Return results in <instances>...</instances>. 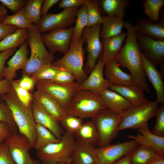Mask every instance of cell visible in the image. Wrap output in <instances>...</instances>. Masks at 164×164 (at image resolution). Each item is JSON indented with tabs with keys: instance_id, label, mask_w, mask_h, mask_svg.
<instances>
[{
	"instance_id": "6da1fadb",
	"label": "cell",
	"mask_w": 164,
	"mask_h": 164,
	"mask_svg": "<svg viewBox=\"0 0 164 164\" xmlns=\"http://www.w3.org/2000/svg\"><path fill=\"white\" fill-rule=\"evenodd\" d=\"M124 27L128 35L124 46L115 59L119 66L129 70L136 84H141L145 81L146 76L142 65V53L137 40L138 33L135 26L128 22H125Z\"/></svg>"
},
{
	"instance_id": "7a4b0ae2",
	"label": "cell",
	"mask_w": 164,
	"mask_h": 164,
	"mask_svg": "<svg viewBox=\"0 0 164 164\" xmlns=\"http://www.w3.org/2000/svg\"><path fill=\"white\" fill-rule=\"evenodd\" d=\"M1 96L11 110L19 133L26 137L34 148L36 141V123L31 104L29 106L23 105L19 100L12 86L7 93Z\"/></svg>"
},
{
	"instance_id": "3957f363",
	"label": "cell",
	"mask_w": 164,
	"mask_h": 164,
	"mask_svg": "<svg viewBox=\"0 0 164 164\" xmlns=\"http://www.w3.org/2000/svg\"><path fill=\"white\" fill-rule=\"evenodd\" d=\"M107 108L100 95L88 90L77 89L66 113L83 119H92L100 111Z\"/></svg>"
},
{
	"instance_id": "277c9868",
	"label": "cell",
	"mask_w": 164,
	"mask_h": 164,
	"mask_svg": "<svg viewBox=\"0 0 164 164\" xmlns=\"http://www.w3.org/2000/svg\"><path fill=\"white\" fill-rule=\"evenodd\" d=\"M76 140L74 135L64 132L59 141L36 150L39 159L49 164H71Z\"/></svg>"
},
{
	"instance_id": "5b68a950",
	"label": "cell",
	"mask_w": 164,
	"mask_h": 164,
	"mask_svg": "<svg viewBox=\"0 0 164 164\" xmlns=\"http://www.w3.org/2000/svg\"><path fill=\"white\" fill-rule=\"evenodd\" d=\"M28 30L29 35L27 42L30 47L31 54L23 70L22 75L31 77L41 66L52 64L54 57L53 54L46 49L37 25H33Z\"/></svg>"
},
{
	"instance_id": "8992f818",
	"label": "cell",
	"mask_w": 164,
	"mask_h": 164,
	"mask_svg": "<svg viewBox=\"0 0 164 164\" xmlns=\"http://www.w3.org/2000/svg\"><path fill=\"white\" fill-rule=\"evenodd\" d=\"M84 42L82 37L77 40H72L69 49L64 56L52 63L54 67L70 72L79 84L87 77L83 68Z\"/></svg>"
},
{
	"instance_id": "52a82bcc",
	"label": "cell",
	"mask_w": 164,
	"mask_h": 164,
	"mask_svg": "<svg viewBox=\"0 0 164 164\" xmlns=\"http://www.w3.org/2000/svg\"><path fill=\"white\" fill-rule=\"evenodd\" d=\"M122 113L107 108L100 111L92 119L98 134L97 147H103L110 145L118 136V128Z\"/></svg>"
},
{
	"instance_id": "ba28073f",
	"label": "cell",
	"mask_w": 164,
	"mask_h": 164,
	"mask_svg": "<svg viewBox=\"0 0 164 164\" xmlns=\"http://www.w3.org/2000/svg\"><path fill=\"white\" fill-rule=\"evenodd\" d=\"M158 108L156 101H150L144 105L132 107L122 113L118 128V132L127 129H137L148 126V121L155 116Z\"/></svg>"
},
{
	"instance_id": "9c48e42d",
	"label": "cell",
	"mask_w": 164,
	"mask_h": 164,
	"mask_svg": "<svg viewBox=\"0 0 164 164\" xmlns=\"http://www.w3.org/2000/svg\"><path fill=\"white\" fill-rule=\"evenodd\" d=\"M79 84L77 81L68 84H61L51 81H44L37 82L36 86L37 90L50 96L66 111Z\"/></svg>"
},
{
	"instance_id": "30bf717a",
	"label": "cell",
	"mask_w": 164,
	"mask_h": 164,
	"mask_svg": "<svg viewBox=\"0 0 164 164\" xmlns=\"http://www.w3.org/2000/svg\"><path fill=\"white\" fill-rule=\"evenodd\" d=\"M101 25V24H98L86 27L83 32L82 37L87 43L86 50L88 53L87 61L84 69L86 73H91L102 55L103 47L100 36Z\"/></svg>"
},
{
	"instance_id": "8fae6325",
	"label": "cell",
	"mask_w": 164,
	"mask_h": 164,
	"mask_svg": "<svg viewBox=\"0 0 164 164\" xmlns=\"http://www.w3.org/2000/svg\"><path fill=\"white\" fill-rule=\"evenodd\" d=\"M135 140H128L114 145L95 149L96 164H111L129 154L139 145Z\"/></svg>"
},
{
	"instance_id": "7c38bea8",
	"label": "cell",
	"mask_w": 164,
	"mask_h": 164,
	"mask_svg": "<svg viewBox=\"0 0 164 164\" xmlns=\"http://www.w3.org/2000/svg\"><path fill=\"white\" fill-rule=\"evenodd\" d=\"M78 8L65 9L57 13L43 15L37 25L40 32L41 33L70 26L75 22Z\"/></svg>"
},
{
	"instance_id": "4fadbf2b",
	"label": "cell",
	"mask_w": 164,
	"mask_h": 164,
	"mask_svg": "<svg viewBox=\"0 0 164 164\" xmlns=\"http://www.w3.org/2000/svg\"><path fill=\"white\" fill-rule=\"evenodd\" d=\"M73 31V27L56 29L41 35L42 38L50 53L53 54L59 52L65 54L70 47Z\"/></svg>"
},
{
	"instance_id": "5bb4252c",
	"label": "cell",
	"mask_w": 164,
	"mask_h": 164,
	"mask_svg": "<svg viewBox=\"0 0 164 164\" xmlns=\"http://www.w3.org/2000/svg\"><path fill=\"white\" fill-rule=\"evenodd\" d=\"M4 142L15 164H29V151L33 147L26 137L14 132Z\"/></svg>"
},
{
	"instance_id": "9a60e30c",
	"label": "cell",
	"mask_w": 164,
	"mask_h": 164,
	"mask_svg": "<svg viewBox=\"0 0 164 164\" xmlns=\"http://www.w3.org/2000/svg\"><path fill=\"white\" fill-rule=\"evenodd\" d=\"M101 56L98 60L89 76L79 84L78 89L88 90L100 95L103 91L109 88L111 84L104 77L105 64Z\"/></svg>"
},
{
	"instance_id": "2e32d148",
	"label": "cell",
	"mask_w": 164,
	"mask_h": 164,
	"mask_svg": "<svg viewBox=\"0 0 164 164\" xmlns=\"http://www.w3.org/2000/svg\"><path fill=\"white\" fill-rule=\"evenodd\" d=\"M137 40L141 50L155 66L164 63V40H155L138 33Z\"/></svg>"
},
{
	"instance_id": "e0dca14e",
	"label": "cell",
	"mask_w": 164,
	"mask_h": 164,
	"mask_svg": "<svg viewBox=\"0 0 164 164\" xmlns=\"http://www.w3.org/2000/svg\"><path fill=\"white\" fill-rule=\"evenodd\" d=\"M31 106L36 123L39 124L49 129L57 138H61L64 132L59 122L35 99L32 101Z\"/></svg>"
},
{
	"instance_id": "ac0fdd59",
	"label": "cell",
	"mask_w": 164,
	"mask_h": 164,
	"mask_svg": "<svg viewBox=\"0 0 164 164\" xmlns=\"http://www.w3.org/2000/svg\"><path fill=\"white\" fill-rule=\"evenodd\" d=\"M142 67L145 75L154 88L156 93V101L164 104V83L162 75L155 66L144 54L141 56Z\"/></svg>"
},
{
	"instance_id": "d6986e66",
	"label": "cell",
	"mask_w": 164,
	"mask_h": 164,
	"mask_svg": "<svg viewBox=\"0 0 164 164\" xmlns=\"http://www.w3.org/2000/svg\"><path fill=\"white\" fill-rule=\"evenodd\" d=\"M28 43L26 41L20 46L12 58L7 63L3 74V77L10 82L16 77V72L19 70H23L27 64L28 58Z\"/></svg>"
},
{
	"instance_id": "ffe728a7",
	"label": "cell",
	"mask_w": 164,
	"mask_h": 164,
	"mask_svg": "<svg viewBox=\"0 0 164 164\" xmlns=\"http://www.w3.org/2000/svg\"><path fill=\"white\" fill-rule=\"evenodd\" d=\"M119 66L115 59L106 63L104 69L105 79L111 85H136L132 75L122 71Z\"/></svg>"
},
{
	"instance_id": "44dd1931",
	"label": "cell",
	"mask_w": 164,
	"mask_h": 164,
	"mask_svg": "<svg viewBox=\"0 0 164 164\" xmlns=\"http://www.w3.org/2000/svg\"><path fill=\"white\" fill-rule=\"evenodd\" d=\"M109 89L120 94L133 107L144 105L150 101L145 97L144 91L135 84L132 85H111Z\"/></svg>"
},
{
	"instance_id": "7402d4cb",
	"label": "cell",
	"mask_w": 164,
	"mask_h": 164,
	"mask_svg": "<svg viewBox=\"0 0 164 164\" xmlns=\"http://www.w3.org/2000/svg\"><path fill=\"white\" fill-rule=\"evenodd\" d=\"M138 134L129 135L128 137L135 140L139 145L154 149L157 153L164 155V137L157 136L150 131L147 126L137 129Z\"/></svg>"
},
{
	"instance_id": "603a6c76",
	"label": "cell",
	"mask_w": 164,
	"mask_h": 164,
	"mask_svg": "<svg viewBox=\"0 0 164 164\" xmlns=\"http://www.w3.org/2000/svg\"><path fill=\"white\" fill-rule=\"evenodd\" d=\"M33 96L34 99L59 122L67 114L66 111L56 101L43 91L37 89Z\"/></svg>"
},
{
	"instance_id": "cb8c5ba5",
	"label": "cell",
	"mask_w": 164,
	"mask_h": 164,
	"mask_svg": "<svg viewBox=\"0 0 164 164\" xmlns=\"http://www.w3.org/2000/svg\"><path fill=\"white\" fill-rule=\"evenodd\" d=\"M94 147L76 140L71 164H96Z\"/></svg>"
},
{
	"instance_id": "d4e9b609",
	"label": "cell",
	"mask_w": 164,
	"mask_h": 164,
	"mask_svg": "<svg viewBox=\"0 0 164 164\" xmlns=\"http://www.w3.org/2000/svg\"><path fill=\"white\" fill-rule=\"evenodd\" d=\"M127 35V32H122L115 36L102 39L103 52L101 58L105 64L115 59Z\"/></svg>"
},
{
	"instance_id": "484cf974",
	"label": "cell",
	"mask_w": 164,
	"mask_h": 164,
	"mask_svg": "<svg viewBox=\"0 0 164 164\" xmlns=\"http://www.w3.org/2000/svg\"><path fill=\"white\" fill-rule=\"evenodd\" d=\"M138 33L144 34L156 40H164V20L154 23L146 19H139L135 26Z\"/></svg>"
},
{
	"instance_id": "4316f807",
	"label": "cell",
	"mask_w": 164,
	"mask_h": 164,
	"mask_svg": "<svg viewBox=\"0 0 164 164\" xmlns=\"http://www.w3.org/2000/svg\"><path fill=\"white\" fill-rule=\"evenodd\" d=\"M100 96L107 108L114 110L122 112L133 107L122 96L109 88L103 91Z\"/></svg>"
},
{
	"instance_id": "83f0119b",
	"label": "cell",
	"mask_w": 164,
	"mask_h": 164,
	"mask_svg": "<svg viewBox=\"0 0 164 164\" xmlns=\"http://www.w3.org/2000/svg\"><path fill=\"white\" fill-rule=\"evenodd\" d=\"M103 25L100 32L102 39L115 36L122 33L125 22L123 19L114 16L103 15Z\"/></svg>"
},
{
	"instance_id": "f1b7e54d",
	"label": "cell",
	"mask_w": 164,
	"mask_h": 164,
	"mask_svg": "<svg viewBox=\"0 0 164 164\" xmlns=\"http://www.w3.org/2000/svg\"><path fill=\"white\" fill-rule=\"evenodd\" d=\"M99 6L105 15L123 19L126 8L129 5L128 0H102L98 2Z\"/></svg>"
},
{
	"instance_id": "f546056e",
	"label": "cell",
	"mask_w": 164,
	"mask_h": 164,
	"mask_svg": "<svg viewBox=\"0 0 164 164\" xmlns=\"http://www.w3.org/2000/svg\"><path fill=\"white\" fill-rule=\"evenodd\" d=\"M74 135L77 140L95 148L98 147L99 140L98 134L95 125L92 120L84 122Z\"/></svg>"
},
{
	"instance_id": "4dcf8cb0",
	"label": "cell",
	"mask_w": 164,
	"mask_h": 164,
	"mask_svg": "<svg viewBox=\"0 0 164 164\" xmlns=\"http://www.w3.org/2000/svg\"><path fill=\"white\" fill-rule=\"evenodd\" d=\"M28 35L27 29H18L0 41V53L21 46L27 40Z\"/></svg>"
},
{
	"instance_id": "1f68e13d",
	"label": "cell",
	"mask_w": 164,
	"mask_h": 164,
	"mask_svg": "<svg viewBox=\"0 0 164 164\" xmlns=\"http://www.w3.org/2000/svg\"><path fill=\"white\" fill-rule=\"evenodd\" d=\"M35 132L36 141L34 148L36 150L50 143L58 142L60 139L57 138L50 131L39 124H36Z\"/></svg>"
},
{
	"instance_id": "d6a6232c",
	"label": "cell",
	"mask_w": 164,
	"mask_h": 164,
	"mask_svg": "<svg viewBox=\"0 0 164 164\" xmlns=\"http://www.w3.org/2000/svg\"><path fill=\"white\" fill-rule=\"evenodd\" d=\"M157 153L152 148L139 145L131 154L130 164H147Z\"/></svg>"
},
{
	"instance_id": "836d02e7",
	"label": "cell",
	"mask_w": 164,
	"mask_h": 164,
	"mask_svg": "<svg viewBox=\"0 0 164 164\" xmlns=\"http://www.w3.org/2000/svg\"><path fill=\"white\" fill-rule=\"evenodd\" d=\"M5 25H11L19 29H29L33 25L25 14L23 8L15 14L5 16L2 20Z\"/></svg>"
},
{
	"instance_id": "e575fe53",
	"label": "cell",
	"mask_w": 164,
	"mask_h": 164,
	"mask_svg": "<svg viewBox=\"0 0 164 164\" xmlns=\"http://www.w3.org/2000/svg\"><path fill=\"white\" fill-rule=\"evenodd\" d=\"M84 3L86 6L87 10L88 22L86 27L102 24V16L101 15L98 1L95 0H84Z\"/></svg>"
},
{
	"instance_id": "d590c367",
	"label": "cell",
	"mask_w": 164,
	"mask_h": 164,
	"mask_svg": "<svg viewBox=\"0 0 164 164\" xmlns=\"http://www.w3.org/2000/svg\"><path fill=\"white\" fill-rule=\"evenodd\" d=\"M75 22L72 40H77L81 38L84 30L87 25V10L85 4L78 9Z\"/></svg>"
},
{
	"instance_id": "8d00e7d4",
	"label": "cell",
	"mask_w": 164,
	"mask_h": 164,
	"mask_svg": "<svg viewBox=\"0 0 164 164\" xmlns=\"http://www.w3.org/2000/svg\"><path fill=\"white\" fill-rule=\"evenodd\" d=\"M44 0L27 1L23 7L24 12L33 25H37L41 18V9Z\"/></svg>"
},
{
	"instance_id": "74e56055",
	"label": "cell",
	"mask_w": 164,
	"mask_h": 164,
	"mask_svg": "<svg viewBox=\"0 0 164 164\" xmlns=\"http://www.w3.org/2000/svg\"><path fill=\"white\" fill-rule=\"evenodd\" d=\"M60 69V68L53 66L52 64L45 65L39 68L31 77L37 82L51 81Z\"/></svg>"
},
{
	"instance_id": "f35d334b",
	"label": "cell",
	"mask_w": 164,
	"mask_h": 164,
	"mask_svg": "<svg viewBox=\"0 0 164 164\" xmlns=\"http://www.w3.org/2000/svg\"><path fill=\"white\" fill-rule=\"evenodd\" d=\"M164 5V0H145L143 3L146 14L150 20L154 22L158 21L160 10Z\"/></svg>"
},
{
	"instance_id": "ab89813d",
	"label": "cell",
	"mask_w": 164,
	"mask_h": 164,
	"mask_svg": "<svg viewBox=\"0 0 164 164\" xmlns=\"http://www.w3.org/2000/svg\"><path fill=\"white\" fill-rule=\"evenodd\" d=\"M59 122L65 132L74 135L84 122L80 118L66 114Z\"/></svg>"
},
{
	"instance_id": "60d3db41",
	"label": "cell",
	"mask_w": 164,
	"mask_h": 164,
	"mask_svg": "<svg viewBox=\"0 0 164 164\" xmlns=\"http://www.w3.org/2000/svg\"><path fill=\"white\" fill-rule=\"evenodd\" d=\"M11 86L19 101L24 105H30L34 99L33 94L27 90L21 87L16 80L10 82Z\"/></svg>"
},
{
	"instance_id": "b9f144b4",
	"label": "cell",
	"mask_w": 164,
	"mask_h": 164,
	"mask_svg": "<svg viewBox=\"0 0 164 164\" xmlns=\"http://www.w3.org/2000/svg\"><path fill=\"white\" fill-rule=\"evenodd\" d=\"M155 116L156 121L152 133L157 136L164 137V104L158 107Z\"/></svg>"
},
{
	"instance_id": "7bdbcfd3",
	"label": "cell",
	"mask_w": 164,
	"mask_h": 164,
	"mask_svg": "<svg viewBox=\"0 0 164 164\" xmlns=\"http://www.w3.org/2000/svg\"><path fill=\"white\" fill-rule=\"evenodd\" d=\"M8 123L14 132L18 131V128L13 118L11 110L7 104L0 101V122Z\"/></svg>"
},
{
	"instance_id": "ee69618b",
	"label": "cell",
	"mask_w": 164,
	"mask_h": 164,
	"mask_svg": "<svg viewBox=\"0 0 164 164\" xmlns=\"http://www.w3.org/2000/svg\"><path fill=\"white\" fill-rule=\"evenodd\" d=\"M74 77L69 72L60 69L56 76L51 81L61 84H71L75 82Z\"/></svg>"
},
{
	"instance_id": "f6af8a7d",
	"label": "cell",
	"mask_w": 164,
	"mask_h": 164,
	"mask_svg": "<svg viewBox=\"0 0 164 164\" xmlns=\"http://www.w3.org/2000/svg\"><path fill=\"white\" fill-rule=\"evenodd\" d=\"M16 81L21 87L31 93L33 92L37 83L31 77L26 75H22L21 78Z\"/></svg>"
},
{
	"instance_id": "bcb514c9",
	"label": "cell",
	"mask_w": 164,
	"mask_h": 164,
	"mask_svg": "<svg viewBox=\"0 0 164 164\" xmlns=\"http://www.w3.org/2000/svg\"><path fill=\"white\" fill-rule=\"evenodd\" d=\"M26 1L24 0H0L2 5L7 7L14 13L22 9Z\"/></svg>"
},
{
	"instance_id": "7dc6e473",
	"label": "cell",
	"mask_w": 164,
	"mask_h": 164,
	"mask_svg": "<svg viewBox=\"0 0 164 164\" xmlns=\"http://www.w3.org/2000/svg\"><path fill=\"white\" fill-rule=\"evenodd\" d=\"M0 164H15L4 141L0 143Z\"/></svg>"
},
{
	"instance_id": "c3c4849f",
	"label": "cell",
	"mask_w": 164,
	"mask_h": 164,
	"mask_svg": "<svg viewBox=\"0 0 164 164\" xmlns=\"http://www.w3.org/2000/svg\"><path fill=\"white\" fill-rule=\"evenodd\" d=\"M5 16L0 17V41L18 29L15 26L4 24L2 20Z\"/></svg>"
},
{
	"instance_id": "681fc988",
	"label": "cell",
	"mask_w": 164,
	"mask_h": 164,
	"mask_svg": "<svg viewBox=\"0 0 164 164\" xmlns=\"http://www.w3.org/2000/svg\"><path fill=\"white\" fill-rule=\"evenodd\" d=\"M17 48H12L0 53V80L2 79L3 74L5 68V63L7 60L15 52Z\"/></svg>"
},
{
	"instance_id": "f907efd6",
	"label": "cell",
	"mask_w": 164,
	"mask_h": 164,
	"mask_svg": "<svg viewBox=\"0 0 164 164\" xmlns=\"http://www.w3.org/2000/svg\"><path fill=\"white\" fill-rule=\"evenodd\" d=\"M14 132L8 123L5 122H0V143L6 140Z\"/></svg>"
},
{
	"instance_id": "816d5d0a",
	"label": "cell",
	"mask_w": 164,
	"mask_h": 164,
	"mask_svg": "<svg viewBox=\"0 0 164 164\" xmlns=\"http://www.w3.org/2000/svg\"><path fill=\"white\" fill-rule=\"evenodd\" d=\"M84 0H62L59 2L58 6L60 8H79L84 4Z\"/></svg>"
},
{
	"instance_id": "f5cc1de1",
	"label": "cell",
	"mask_w": 164,
	"mask_h": 164,
	"mask_svg": "<svg viewBox=\"0 0 164 164\" xmlns=\"http://www.w3.org/2000/svg\"><path fill=\"white\" fill-rule=\"evenodd\" d=\"M60 1L59 0H45L41 9V15H44L47 14L49 9Z\"/></svg>"
},
{
	"instance_id": "db71d44e",
	"label": "cell",
	"mask_w": 164,
	"mask_h": 164,
	"mask_svg": "<svg viewBox=\"0 0 164 164\" xmlns=\"http://www.w3.org/2000/svg\"><path fill=\"white\" fill-rule=\"evenodd\" d=\"M11 87L10 82L8 80L2 79L0 80V95L7 93Z\"/></svg>"
},
{
	"instance_id": "11a10c76",
	"label": "cell",
	"mask_w": 164,
	"mask_h": 164,
	"mask_svg": "<svg viewBox=\"0 0 164 164\" xmlns=\"http://www.w3.org/2000/svg\"><path fill=\"white\" fill-rule=\"evenodd\" d=\"M147 164H164V155L157 153Z\"/></svg>"
},
{
	"instance_id": "9f6ffc18",
	"label": "cell",
	"mask_w": 164,
	"mask_h": 164,
	"mask_svg": "<svg viewBox=\"0 0 164 164\" xmlns=\"http://www.w3.org/2000/svg\"><path fill=\"white\" fill-rule=\"evenodd\" d=\"M131 154L125 155L111 164H130Z\"/></svg>"
},
{
	"instance_id": "6f0895ef",
	"label": "cell",
	"mask_w": 164,
	"mask_h": 164,
	"mask_svg": "<svg viewBox=\"0 0 164 164\" xmlns=\"http://www.w3.org/2000/svg\"><path fill=\"white\" fill-rule=\"evenodd\" d=\"M7 14V9L3 5H0V17L5 16Z\"/></svg>"
},
{
	"instance_id": "680465c9",
	"label": "cell",
	"mask_w": 164,
	"mask_h": 164,
	"mask_svg": "<svg viewBox=\"0 0 164 164\" xmlns=\"http://www.w3.org/2000/svg\"><path fill=\"white\" fill-rule=\"evenodd\" d=\"M28 164H41L39 163V162L36 160L31 158Z\"/></svg>"
},
{
	"instance_id": "91938a15",
	"label": "cell",
	"mask_w": 164,
	"mask_h": 164,
	"mask_svg": "<svg viewBox=\"0 0 164 164\" xmlns=\"http://www.w3.org/2000/svg\"><path fill=\"white\" fill-rule=\"evenodd\" d=\"M41 164H47V163H44V162H42V163Z\"/></svg>"
}]
</instances>
